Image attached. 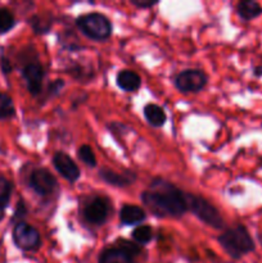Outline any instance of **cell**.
I'll return each mask as SVG.
<instances>
[{
  "label": "cell",
  "instance_id": "1",
  "mask_svg": "<svg viewBox=\"0 0 262 263\" xmlns=\"http://www.w3.org/2000/svg\"><path fill=\"white\" fill-rule=\"evenodd\" d=\"M141 200L157 217L179 218L188 211L186 194L162 179L153 180L151 187L141 194Z\"/></svg>",
  "mask_w": 262,
  "mask_h": 263
},
{
  "label": "cell",
  "instance_id": "2",
  "mask_svg": "<svg viewBox=\"0 0 262 263\" xmlns=\"http://www.w3.org/2000/svg\"><path fill=\"white\" fill-rule=\"evenodd\" d=\"M218 243L233 259H240L256 249V243L244 225H236L223 231L218 236Z\"/></svg>",
  "mask_w": 262,
  "mask_h": 263
},
{
  "label": "cell",
  "instance_id": "3",
  "mask_svg": "<svg viewBox=\"0 0 262 263\" xmlns=\"http://www.w3.org/2000/svg\"><path fill=\"white\" fill-rule=\"evenodd\" d=\"M76 25L79 30L91 40H107L112 35V23L100 13H87L80 15L76 20Z\"/></svg>",
  "mask_w": 262,
  "mask_h": 263
},
{
  "label": "cell",
  "instance_id": "4",
  "mask_svg": "<svg viewBox=\"0 0 262 263\" xmlns=\"http://www.w3.org/2000/svg\"><path fill=\"white\" fill-rule=\"evenodd\" d=\"M186 204L188 211L194 213L205 225L215 229H223L225 221L221 217L220 212L208 200H205L204 198L198 197V195L186 194Z\"/></svg>",
  "mask_w": 262,
  "mask_h": 263
},
{
  "label": "cell",
  "instance_id": "5",
  "mask_svg": "<svg viewBox=\"0 0 262 263\" xmlns=\"http://www.w3.org/2000/svg\"><path fill=\"white\" fill-rule=\"evenodd\" d=\"M12 238L14 246L23 252H35L41 247L40 233L25 221L15 223Z\"/></svg>",
  "mask_w": 262,
  "mask_h": 263
},
{
  "label": "cell",
  "instance_id": "6",
  "mask_svg": "<svg viewBox=\"0 0 262 263\" xmlns=\"http://www.w3.org/2000/svg\"><path fill=\"white\" fill-rule=\"evenodd\" d=\"M207 81V74L202 69H185L175 77V86L182 94H190L204 89Z\"/></svg>",
  "mask_w": 262,
  "mask_h": 263
},
{
  "label": "cell",
  "instance_id": "7",
  "mask_svg": "<svg viewBox=\"0 0 262 263\" xmlns=\"http://www.w3.org/2000/svg\"><path fill=\"white\" fill-rule=\"evenodd\" d=\"M44 74V68L38 59H28L22 67V76L27 85V90L33 97L41 94Z\"/></svg>",
  "mask_w": 262,
  "mask_h": 263
},
{
  "label": "cell",
  "instance_id": "8",
  "mask_svg": "<svg viewBox=\"0 0 262 263\" xmlns=\"http://www.w3.org/2000/svg\"><path fill=\"white\" fill-rule=\"evenodd\" d=\"M110 203L104 197H95L85 205L84 217L89 223L100 226L107 221L109 216Z\"/></svg>",
  "mask_w": 262,
  "mask_h": 263
},
{
  "label": "cell",
  "instance_id": "9",
  "mask_svg": "<svg viewBox=\"0 0 262 263\" xmlns=\"http://www.w3.org/2000/svg\"><path fill=\"white\" fill-rule=\"evenodd\" d=\"M28 186L40 197H46L55 190L57 179L46 168H36L31 172Z\"/></svg>",
  "mask_w": 262,
  "mask_h": 263
},
{
  "label": "cell",
  "instance_id": "10",
  "mask_svg": "<svg viewBox=\"0 0 262 263\" xmlns=\"http://www.w3.org/2000/svg\"><path fill=\"white\" fill-rule=\"evenodd\" d=\"M53 164L55 167L57 171L59 172L62 177L69 182H74L80 179V172L79 166L74 163L73 159L66 154L64 152H57L53 157Z\"/></svg>",
  "mask_w": 262,
  "mask_h": 263
},
{
  "label": "cell",
  "instance_id": "11",
  "mask_svg": "<svg viewBox=\"0 0 262 263\" xmlns=\"http://www.w3.org/2000/svg\"><path fill=\"white\" fill-rule=\"evenodd\" d=\"M136 256L125 247H109L99 254L98 263H136Z\"/></svg>",
  "mask_w": 262,
  "mask_h": 263
},
{
  "label": "cell",
  "instance_id": "12",
  "mask_svg": "<svg viewBox=\"0 0 262 263\" xmlns=\"http://www.w3.org/2000/svg\"><path fill=\"white\" fill-rule=\"evenodd\" d=\"M99 176L100 179H102L103 181L107 182V184L113 185V186H118V187L128 186V185H131L136 180V175L133 174V172H126L125 175L123 174L120 175L109 168L100 170Z\"/></svg>",
  "mask_w": 262,
  "mask_h": 263
},
{
  "label": "cell",
  "instance_id": "13",
  "mask_svg": "<svg viewBox=\"0 0 262 263\" xmlns=\"http://www.w3.org/2000/svg\"><path fill=\"white\" fill-rule=\"evenodd\" d=\"M146 217L145 211L139 205L125 204L120 211V220L123 225H139Z\"/></svg>",
  "mask_w": 262,
  "mask_h": 263
},
{
  "label": "cell",
  "instance_id": "14",
  "mask_svg": "<svg viewBox=\"0 0 262 263\" xmlns=\"http://www.w3.org/2000/svg\"><path fill=\"white\" fill-rule=\"evenodd\" d=\"M116 82H117L118 87L122 89L123 91L133 92L140 87L141 79L136 72L131 71V69H122V71L118 72Z\"/></svg>",
  "mask_w": 262,
  "mask_h": 263
},
{
  "label": "cell",
  "instance_id": "15",
  "mask_svg": "<svg viewBox=\"0 0 262 263\" xmlns=\"http://www.w3.org/2000/svg\"><path fill=\"white\" fill-rule=\"evenodd\" d=\"M236 13L241 20L248 22L262 14V5L254 0H241L236 4Z\"/></svg>",
  "mask_w": 262,
  "mask_h": 263
},
{
  "label": "cell",
  "instance_id": "16",
  "mask_svg": "<svg viewBox=\"0 0 262 263\" xmlns=\"http://www.w3.org/2000/svg\"><path fill=\"white\" fill-rule=\"evenodd\" d=\"M144 117L153 127H162L166 123L167 116L162 107L157 104H148L144 107Z\"/></svg>",
  "mask_w": 262,
  "mask_h": 263
},
{
  "label": "cell",
  "instance_id": "17",
  "mask_svg": "<svg viewBox=\"0 0 262 263\" xmlns=\"http://www.w3.org/2000/svg\"><path fill=\"white\" fill-rule=\"evenodd\" d=\"M15 116V107L12 97L7 92H0V121L10 120Z\"/></svg>",
  "mask_w": 262,
  "mask_h": 263
},
{
  "label": "cell",
  "instance_id": "18",
  "mask_svg": "<svg viewBox=\"0 0 262 263\" xmlns=\"http://www.w3.org/2000/svg\"><path fill=\"white\" fill-rule=\"evenodd\" d=\"M13 185L12 182L4 176H0V210L5 211L9 205L10 198H12Z\"/></svg>",
  "mask_w": 262,
  "mask_h": 263
},
{
  "label": "cell",
  "instance_id": "19",
  "mask_svg": "<svg viewBox=\"0 0 262 263\" xmlns=\"http://www.w3.org/2000/svg\"><path fill=\"white\" fill-rule=\"evenodd\" d=\"M15 23L17 21H15L14 14L8 8H0V35H5L9 32L14 27Z\"/></svg>",
  "mask_w": 262,
  "mask_h": 263
},
{
  "label": "cell",
  "instance_id": "20",
  "mask_svg": "<svg viewBox=\"0 0 262 263\" xmlns=\"http://www.w3.org/2000/svg\"><path fill=\"white\" fill-rule=\"evenodd\" d=\"M133 239L139 244H148L153 239V230L148 225L136 226L133 231Z\"/></svg>",
  "mask_w": 262,
  "mask_h": 263
},
{
  "label": "cell",
  "instance_id": "21",
  "mask_svg": "<svg viewBox=\"0 0 262 263\" xmlns=\"http://www.w3.org/2000/svg\"><path fill=\"white\" fill-rule=\"evenodd\" d=\"M30 25L32 27V30L36 33H46L49 32L51 27V20L49 18H43L41 15H33L30 18Z\"/></svg>",
  "mask_w": 262,
  "mask_h": 263
},
{
  "label": "cell",
  "instance_id": "22",
  "mask_svg": "<svg viewBox=\"0 0 262 263\" xmlns=\"http://www.w3.org/2000/svg\"><path fill=\"white\" fill-rule=\"evenodd\" d=\"M77 156L79 158L84 162L86 166L89 167H95L97 166V158H95V154L92 152V149L89 145H81L77 151Z\"/></svg>",
  "mask_w": 262,
  "mask_h": 263
},
{
  "label": "cell",
  "instance_id": "23",
  "mask_svg": "<svg viewBox=\"0 0 262 263\" xmlns=\"http://www.w3.org/2000/svg\"><path fill=\"white\" fill-rule=\"evenodd\" d=\"M64 87V81L63 80H55V81L50 82V85L48 86V95L49 97H54V95H58L61 92V90Z\"/></svg>",
  "mask_w": 262,
  "mask_h": 263
},
{
  "label": "cell",
  "instance_id": "24",
  "mask_svg": "<svg viewBox=\"0 0 262 263\" xmlns=\"http://www.w3.org/2000/svg\"><path fill=\"white\" fill-rule=\"evenodd\" d=\"M26 213H27V210H26L25 207V203H23L22 200H20V203H18L17 207H15L14 215H13V221L22 220V218L26 216Z\"/></svg>",
  "mask_w": 262,
  "mask_h": 263
},
{
  "label": "cell",
  "instance_id": "25",
  "mask_svg": "<svg viewBox=\"0 0 262 263\" xmlns=\"http://www.w3.org/2000/svg\"><path fill=\"white\" fill-rule=\"evenodd\" d=\"M0 67H2V71L4 74H9L13 69L12 63H10L9 59L4 55V53H2V55H0Z\"/></svg>",
  "mask_w": 262,
  "mask_h": 263
},
{
  "label": "cell",
  "instance_id": "26",
  "mask_svg": "<svg viewBox=\"0 0 262 263\" xmlns=\"http://www.w3.org/2000/svg\"><path fill=\"white\" fill-rule=\"evenodd\" d=\"M131 4L135 5L136 8H141V9H145V8H152L153 5H156L157 3L149 2V0H131Z\"/></svg>",
  "mask_w": 262,
  "mask_h": 263
},
{
  "label": "cell",
  "instance_id": "27",
  "mask_svg": "<svg viewBox=\"0 0 262 263\" xmlns=\"http://www.w3.org/2000/svg\"><path fill=\"white\" fill-rule=\"evenodd\" d=\"M254 77H258V79H262V66H256L252 69Z\"/></svg>",
  "mask_w": 262,
  "mask_h": 263
},
{
  "label": "cell",
  "instance_id": "28",
  "mask_svg": "<svg viewBox=\"0 0 262 263\" xmlns=\"http://www.w3.org/2000/svg\"><path fill=\"white\" fill-rule=\"evenodd\" d=\"M4 216H5V212H4V211L0 210V221H3V218H4Z\"/></svg>",
  "mask_w": 262,
  "mask_h": 263
}]
</instances>
